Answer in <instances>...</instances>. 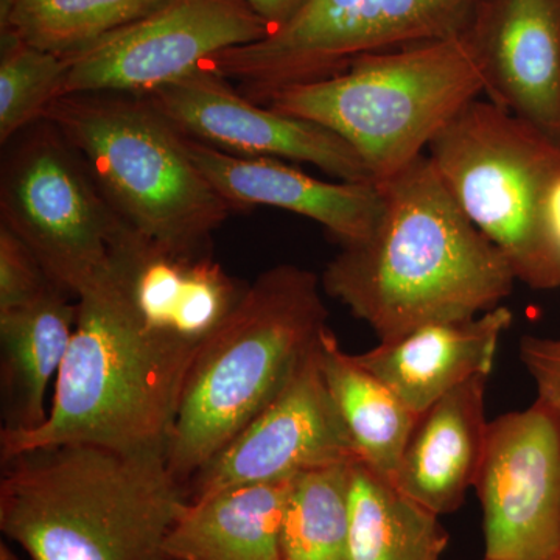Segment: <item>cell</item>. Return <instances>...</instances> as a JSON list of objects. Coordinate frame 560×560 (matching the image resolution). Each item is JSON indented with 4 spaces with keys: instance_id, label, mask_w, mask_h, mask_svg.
I'll return each instance as SVG.
<instances>
[{
    "instance_id": "cell-33",
    "label": "cell",
    "mask_w": 560,
    "mask_h": 560,
    "mask_svg": "<svg viewBox=\"0 0 560 560\" xmlns=\"http://www.w3.org/2000/svg\"><path fill=\"white\" fill-rule=\"evenodd\" d=\"M482 560H486V559H482Z\"/></svg>"
},
{
    "instance_id": "cell-15",
    "label": "cell",
    "mask_w": 560,
    "mask_h": 560,
    "mask_svg": "<svg viewBox=\"0 0 560 560\" xmlns=\"http://www.w3.org/2000/svg\"><path fill=\"white\" fill-rule=\"evenodd\" d=\"M108 271L147 326L197 348L230 318L248 289L209 253H176L130 226L114 243Z\"/></svg>"
},
{
    "instance_id": "cell-28",
    "label": "cell",
    "mask_w": 560,
    "mask_h": 560,
    "mask_svg": "<svg viewBox=\"0 0 560 560\" xmlns=\"http://www.w3.org/2000/svg\"><path fill=\"white\" fill-rule=\"evenodd\" d=\"M540 234L555 276L556 290H560V167L548 184L541 200Z\"/></svg>"
},
{
    "instance_id": "cell-29",
    "label": "cell",
    "mask_w": 560,
    "mask_h": 560,
    "mask_svg": "<svg viewBox=\"0 0 560 560\" xmlns=\"http://www.w3.org/2000/svg\"><path fill=\"white\" fill-rule=\"evenodd\" d=\"M257 14L276 32L289 24L308 0H245Z\"/></svg>"
},
{
    "instance_id": "cell-5",
    "label": "cell",
    "mask_w": 560,
    "mask_h": 560,
    "mask_svg": "<svg viewBox=\"0 0 560 560\" xmlns=\"http://www.w3.org/2000/svg\"><path fill=\"white\" fill-rule=\"evenodd\" d=\"M43 119L79 153L124 223L158 245L209 253L213 232L235 212L191 160L186 136L145 95H65Z\"/></svg>"
},
{
    "instance_id": "cell-10",
    "label": "cell",
    "mask_w": 560,
    "mask_h": 560,
    "mask_svg": "<svg viewBox=\"0 0 560 560\" xmlns=\"http://www.w3.org/2000/svg\"><path fill=\"white\" fill-rule=\"evenodd\" d=\"M271 33L245 0H168L69 57L60 97L84 92L150 94L189 75L212 55Z\"/></svg>"
},
{
    "instance_id": "cell-1",
    "label": "cell",
    "mask_w": 560,
    "mask_h": 560,
    "mask_svg": "<svg viewBox=\"0 0 560 560\" xmlns=\"http://www.w3.org/2000/svg\"><path fill=\"white\" fill-rule=\"evenodd\" d=\"M378 187L374 231L342 246L320 285L381 342L475 318L510 296L517 280L510 261L467 219L427 153Z\"/></svg>"
},
{
    "instance_id": "cell-16",
    "label": "cell",
    "mask_w": 560,
    "mask_h": 560,
    "mask_svg": "<svg viewBox=\"0 0 560 560\" xmlns=\"http://www.w3.org/2000/svg\"><path fill=\"white\" fill-rule=\"evenodd\" d=\"M187 149L205 178L235 210H289L326 228L341 246L364 241L381 219L378 184L329 183L276 158L241 156L191 138Z\"/></svg>"
},
{
    "instance_id": "cell-11",
    "label": "cell",
    "mask_w": 560,
    "mask_h": 560,
    "mask_svg": "<svg viewBox=\"0 0 560 560\" xmlns=\"http://www.w3.org/2000/svg\"><path fill=\"white\" fill-rule=\"evenodd\" d=\"M474 488L486 560L560 558V423L541 401L489 422Z\"/></svg>"
},
{
    "instance_id": "cell-12",
    "label": "cell",
    "mask_w": 560,
    "mask_h": 560,
    "mask_svg": "<svg viewBox=\"0 0 560 560\" xmlns=\"http://www.w3.org/2000/svg\"><path fill=\"white\" fill-rule=\"evenodd\" d=\"M353 463H360L359 452L324 377L319 338L278 396L194 475L189 500Z\"/></svg>"
},
{
    "instance_id": "cell-26",
    "label": "cell",
    "mask_w": 560,
    "mask_h": 560,
    "mask_svg": "<svg viewBox=\"0 0 560 560\" xmlns=\"http://www.w3.org/2000/svg\"><path fill=\"white\" fill-rule=\"evenodd\" d=\"M54 287L58 285L36 254L5 224H0V312L32 304Z\"/></svg>"
},
{
    "instance_id": "cell-3",
    "label": "cell",
    "mask_w": 560,
    "mask_h": 560,
    "mask_svg": "<svg viewBox=\"0 0 560 560\" xmlns=\"http://www.w3.org/2000/svg\"><path fill=\"white\" fill-rule=\"evenodd\" d=\"M198 350L147 326L106 270L79 298L47 419L27 433L0 431V459L58 444L165 455Z\"/></svg>"
},
{
    "instance_id": "cell-22",
    "label": "cell",
    "mask_w": 560,
    "mask_h": 560,
    "mask_svg": "<svg viewBox=\"0 0 560 560\" xmlns=\"http://www.w3.org/2000/svg\"><path fill=\"white\" fill-rule=\"evenodd\" d=\"M349 560H441L448 533L434 514L363 463L350 466Z\"/></svg>"
},
{
    "instance_id": "cell-21",
    "label": "cell",
    "mask_w": 560,
    "mask_h": 560,
    "mask_svg": "<svg viewBox=\"0 0 560 560\" xmlns=\"http://www.w3.org/2000/svg\"><path fill=\"white\" fill-rule=\"evenodd\" d=\"M320 366L360 463L393 481L419 415L345 352L330 327L320 337Z\"/></svg>"
},
{
    "instance_id": "cell-6",
    "label": "cell",
    "mask_w": 560,
    "mask_h": 560,
    "mask_svg": "<svg viewBox=\"0 0 560 560\" xmlns=\"http://www.w3.org/2000/svg\"><path fill=\"white\" fill-rule=\"evenodd\" d=\"M486 94L466 33L364 55L338 75L278 92L265 106L334 131L375 184L422 156L431 140Z\"/></svg>"
},
{
    "instance_id": "cell-25",
    "label": "cell",
    "mask_w": 560,
    "mask_h": 560,
    "mask_svg": "<svg viewBox=\"0 0 560 560\" xmlns=\"http://www.w3.org/2000/svg\"><path fill=\"white\" fill-rule=\"evenodd\" d=\"M69 58L0 35V143L5 147L25 128L43 119L60 97Z\"/></svg>"
},
{
    "instance_id": "cell-23",
    "label": "cell",
    "mask_w": 560,
    "mask_h": 560,
    "mask_svg": "<svg viewBox=\"0 0 560 560\" xmlns=\"http://www.w3.org/2000/svg\"><path fill=\"white\" fill-rule=\"evenodd\" d=\"M165 2L168 0H0V35L69 58Z\"/></svg>"
},
{
    "instance_id": "cell-8",
    "label": "cell",
    "mask_w": 560,
    "mask_h": 560,
    "mask_svg": "<svg viewBox=\"0 0 560 560\" xmlns=\"http://www.w3.org/2000/svg\"><path fill=\"white\" fill-rule=\"evenodd\" d=\"M480 0H308L279 31L212 55L200 68L267 105L278 92L338 75L364 55L451 38Z\"/></svg>"
},
{
    "instance_id": "cell-14",
    "label": "cell",
    "mask_w": 560,
    "mask_h": 560,
    "mask_svg": "<svg viewBox=\"0 0 560 560\" xmlns=\"http://www.w3.org/2000/svg\"><path fill=\"white\" fill-rule=\"evenodd\" d=\"M464 33L489 101L560 143V0H480Z\"/></svg>"
},
{
    "instance_id": "cell-13",
    "label": "cell",
    "mask_w": 560,
    "mask_h": 560,
    "mask_svg": "<svg viewBox=\"0 0 560 560\" xmlns=\"http://www.w3.org/2000/svg\"><path fill=\"white\" fill-rule=\"evenodd\" d=\"M187 138L241 156L305 162L338 180L374 183L352 147L334 131L243 97L206 68L145 94Z\"/></svg>"
},
{
    "instance_id": "cell-20",
    "label": "cell",
    "mask_w": 560,
    "mask_h": 560,
    "mask_svg": "<svg viewBox=\"0 0 560 560\" xmlns=\"http://www.w3.org/2000/svg\"><path fill=\"white\" fill-rule=\"evenodd\" d=\"M289 480L237 486L187 501L162 555L172 560H282Z\"/></svg>"
},
{
    "instance_id": "cell-19",
    "label": "cell",
    "mask_w": 560,
    "mask_h": 560,
    "mask_svg": "<svg viewBox=\"0 0 560 560\" xmlns=\"http://www.w3.org/2000/svg\"><path fill=\"white\" fill-rule=\"evenodd\" d=\"M72 296L54 287L32 304L0 312L2 431L27 433L47 419V389L60 374L79 318V298Z\"/></svg>"
},
{
    "instance_id": "cell-7",
    "label": "cell",
    "mask_w": 560,
    "mask_h": 560,
    "mask_svg": "<svg viewBox=\"0 0 560 560\" xmlns=\"http://www.w3.org/2000/svg\"><path fill=\"white\" fill-rule=\"evenodd\" d=\"M467 219L503 253L515 279L556 290L540 234L545 190L560 143L495 103L477 98L427 149Z\"/></svg>"
},
{
    "instance_id": "cell-27",
    "label": "cell",
    "mask_w": 560,
    "mask_h": 560,
    "mask_svg": "<svg viewBox=\"0 0 560 560\" xmlns=\"http://www.w3.org/2000/svg\"><path fill=\"white\" fill-rule=\"evenodd\" d=\"M518 355L537 389V400L556 416L560 423V338L525 335Z\"/></svg>"
},
{
    "instance_id": "cell-31",
    "label": "cell",
    "mask_w": 560,
    "mask_h": 560,
    "mask_svg": "<svg viewBox=\"0 0 560 560\" xmlns=\"http://www.w3.org/2000/svg\"><path fill=\"white\" fill-rule=\"evenodd\" d=\"M161 560H172V559H167V558H162Z\"/></svg>"
},
{
    "instance_id": "cell-4",
    "label": "cell",
    "mask_w": 560,
    "mask_h": 560,
    "mask_svg": "<svg viewBox=\"0 0 560 560\" xmlns=\"http://www.w3.org/2000/svg\"><path fill=\"white\" fill-rule=\"evenodd\" d=\"M323 293L315 272L272 267L248 283L230 318L198 350L165 447L168 470L186 488L278 396L319 341L329 327Z\"/></svg>"
},
{
    "instance_id": "cell-17",
    "label": "cell",
    "mask_w": 560,
    "mask_h": 560,
    "mask_svg": "<svg viewBox=\"0 0 560 560\" xmlns=\"http://www.w3.org/2000/svg\"><path fill=\"white\" fill-rule=\"evenodd\" d=\"M514 315L504 305L475 318L427 324L355 355L412 411L423 412L477 375H490Z\"/></svg>"
},
{
    "instance_id": "cell-30",
    "label": "cell",
    "mask_w": 560,
    "mask_h": 560,
    "mask_svg": "<svg viewBox=\"0 0 560 560\" xmlns=\"http://www.w3.org/2000/svg\"><path fill=\"white\" fill-rule=\"evenodd\" d=\"M0 560H21L20 556L16 555L13 550H11L10 545H7L5 541L0 544Z\"/></svg>"
},
{
    "instance_id": "cell-18",
    "label": "cell",
    "mask_w": 560,
    "mask_h": 560,
    "mask_svg": "<svg viewBox=\"0 0 560 560\" xmlns=\"http://www.w3.org/2000/svg\"><path fill=\"white\" fill-rule=\"evenodd\" d=\"M488 375H477L420 412L394 486L436 515L458 511L485 453Z\"/></svg>"
},
{
    "instance_id": "cell-24",
    "label": "cell",
    "mask_w": 560,
    "mask_h": 560,
    "mask_svg": "<svg viewBox=\"0 0 560 560\" xmlns=\"http://www.w3.org/2000/svg\"><path fill=\"white\" fill-rule=\"evenodd\" d=\"M350 466L294 477L280 536L282 560H349Z\"/></svg>"
},
{
    "instance_id": "cell-9",
    "label": "cell",
    "mask_w": 560,
    "mask_h": 560,
    "mask_svg": "<svg viewBox=\"0 0 560 560\" xmlns=\"http://www.w3.org/2000/svg\"><path fill=\"white\" fill-rule=\"evenodd\" d=\"M5 147L0 224L36 254L60 289L80 298L108 270L127 224L50 121H35Z\"/></svg>"
},
{
    "instance_id": "cell-2",
    "label": "cell",
    "mask_w": 560,
    "mask_h": 560,
    "mask_svg": "<svg viewBox=\"0 0 560 560\" xmlns=\"http://www.w3.org/2000/svg\"><path fill=\"white\" fill-rule=\"evenodd\" d=\"M187 501L161 452L58 444L2 459L0 530L31 560H161Z\"/></svg>"
},
{
    "instance_id": "cell-32",
    "label": "cell",
    "mask_w": 560,
    "mask_h": 560,
    "mask_svg": "<svg viewBox=\"0 0 560 560\" xmlns=\"http://www.w3.org/2000/svg\"><path fill=\"white\" fill-rule=\"evenodd\" d=\"M556 560H560V558L556 559Z\"/></svg>"
}]
</instances>
